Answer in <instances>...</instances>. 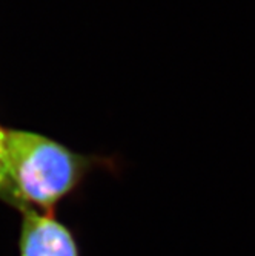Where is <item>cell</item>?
Here are the masks:
<instances>
[{
  "label": "cell",
  "instance_id": "obj_1",
  "mask_svg": "<svg viewBox=\"0 0 255 256\" xmlns=\"http://www.w3.org/2000/svg\"><path fill=\"white\" fill-rule=\"evenodd\" d=\"M10 175L25 208L56 212L106 160L79 154L56 140L20 129H5ZM22 210V212H23Z\"/></svg>",
  "mask_w": 255,
  "mask_h": 256
},
{
  "label": "cell",
  "instance_id": "obj_2",
  "mask_svg": "<svg viewBox=\"0 0 255 256\" xmlns=\"http://www.w3.org/2000/svg\"><path fill=\"white\" fill-rule=\"evenodd\" d=\"M19 256H82L74 235L56 212L25 208L22 212Z\"/></svg>",
  "mask_w": 255,
  "mask_h": 256
},
{
  "label": "cell",
  "instance_id": "obj_3",
  "mask_svg": "<svg viewBox=\"0 0 255 256\" xmlns=\"http://www.w3.org/2000/svg\"><path fill=\"white\" fill-rule=\"evenodd\" d=\"M0 200L11 207H16L20 212L23 210L22 201L17 195V190L10 175L7 148H5V129L2 128H0Z\"/></svg>",
  "mask_w": 255,
  "mask_h": 256
}]
</instances>
